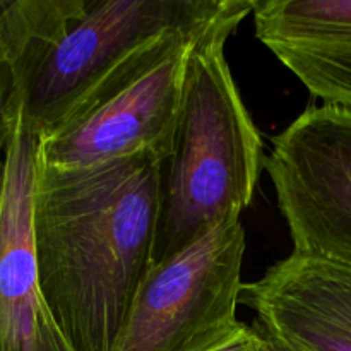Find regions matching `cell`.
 Returning <instances> with one entry per match:
<instances>
[{
	"label": "cell",
	"mask_w": 351,
	"mask_h": 351,
	"mask_svg": "<svg viewBox=\"0 0 351 351\" xmlns=\"http://www.w3.org/2000/svg\"><path fill=\"white\" fill-rule=\"evenodd\" d=\"M161 163L136 156L81 170L36 160L34 240L48 317L74 351H113L153 266Z\"/></svg>",
	"instance_id": "cell-1"
},
{
	"label": "cell",
	"mask_w": 351,
	"mask_h": 351,
	"mask_svg": "<svg viewBox=\"0 0 351 351\" xmlns=\"http://www.w3.org/2000/svg\"><path fill=\"white\" fill-rule=\"evenodd\" d=\"M232 34L218 31L192 45L173 146L161 163L153 264L240 221L266 168L263 136L225 57Z\"/></svg>",
	"instance_id": "cell-2"
},
{
	"label": "cell",
	"mask_w": 351,
	"mask_h": 351,
	"mask_svg": "<svg viewBox=\"0 0 351 351\" xmlns=\"http://www.w3.org/2000/svg\"><path fill=\"white\" fill-rule=\"evenodd\" d=\"M254 5L256 0H86L60 36L12 69L9 106L47 136L147 45L177 31L239 27Z\"/></svg>",
	"instance_id": "cell-3"
},
{
	"label": "cell",
	"mask_w": 351,
	"mask_h": 351,
	"mask_svg": "<svg viewBox=\"0 0 351 351\" xmlns=\"http://www.w3.org/2000/svg\"><path fill=\"white\" fill-rule=\"evenodd\" d=\"M177 31L137 53L74 115L38 141V161L81 170L136 156L165 161L171 153L192 45L208 34Z\"/></svg>",
	"instance_id": "cell-4"
},
{
	"label": "cell",
	"mask_w": 351,
	"mask_h": 351,
	"mask_svg": "<svg viewBox=\"0 0 351 351\" xmlns=\"http://www.w3.org/2000/svg\"><path fill=\"white\" fill-rule=\"evenodd\" d=\"M245 249L242 221H228L153 264L113 351H215L235 338Z\"/></svg>",
	"instance_id": "cell-5"
},
{
	"label": "cell",
	"mask_w": 351,
	"mask_h": 351,
	"mask_svg": "<svg viewBox=\"0 0 351 351\" xmlns=\"http://www.w3.org/2000/svg\"><path fill=\"white\" fill-rule=\"evenodd\" d=\"M264 170L295 252L351 267V110L308 106L274 136Z\"/></svg>",
	"instance_id": "cell-6"
},
{
	"label": "cell",
	"mask_w": 351,
	"mask_h": 351,
	"mask_svg": "<svg viewBox=\"0 0 351 351\" xmlns=\"http://www.w3.org/2000/svg\"><path fill=\"white\" fill-rule=\"evenodd\" d=\"M242 302L264 351H351V267L291 250Z\"/></svg>",
	"instance_id": "cell-7"
},
{
	"label": "cell",
	"mask_w": 351,
	"mask_h": 351,
	"mask_svg": "<svg viewBox=\"0 0 351 351\" xmlns=\"http://www.w3.org/2000/svg\"><path fill=\"white\" fill-rule=\"evenodd\" d=\"M38 136L9 106L0 171V351H38L43 302L34 240Z\"/></svg>",
	"instance_id": "cell-8"
},
{
	"label": "cell",
	"mask_w": 351,
	"mask_h": 351,
	"mask_svg": "<svg viewBox=\"0 0 351 351\" xmlns=\"http://www.w3.org/2000/svg\"><path fill=\"white\" fill-rule=\"evenodd\" d=\"M256 38L322 105L351 110V0H256Z\"/></svg>",
	"instance_id": "cell-9"
},
{
	"label": "cell",
	"mask_w": 351,
	"mask_h": 351,
	"mask_svg": "<svg viewBox=\"0 0 351 351\" xmlns=\"http://www.w3.org/2000/svg\"><path fill=\"white\" fill-rule=\"evenodd\" d=\"M38 351H74L65 341L64 336L58 332L51 319L48 317L47 311L43 307L40 321V338H38Z\"/></svg>",
	"instance_id": "cell-10"
},
{
	"label": "cell",
	"mask_w": 351,
	"mask_h": 351,
	"mask_svg": "<svg viewBox=\"0 0 351 351\" xmlns=\"http://www.w3.org/2000/svg\"><path fill=\"white\" fill-rule=\"evenodd\" d=\"M215 351H264V341L259 332L252 326H245L240 329L239 335Z\"/></svg>",
	"instance_id": "cell-11"
}]
</instances>
